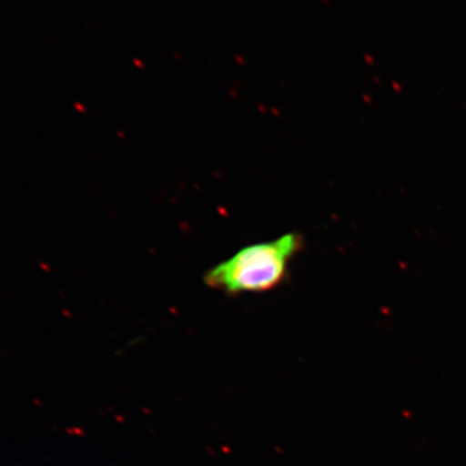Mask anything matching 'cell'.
<instances>
[{
  "label": "cell",
  "mask_w": 466,
  "mask_h": 466,
  "mask_svg": "<svg viewBox=\"0 0 466 466\" xmlns=\"http://www.w3.org/2000/svg\"><path fill=\"white\" fill-rule=\"evenodd\" d=\"M303 247L305 241L297 232L287 233L275 240L257 242L208 269L204 283L227 296L267 293L288 280L290 263Z\"/></svg>",
  "instance_id": "1"
}]
</instances>
